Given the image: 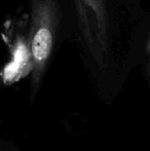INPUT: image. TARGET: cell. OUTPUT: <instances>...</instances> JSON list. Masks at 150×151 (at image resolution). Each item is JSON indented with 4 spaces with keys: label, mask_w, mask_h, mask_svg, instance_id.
<instances>
[{
    "label": "cell",
    "mask_w": 150,
    "mask_h": 151,
    "mask_svg": "<svg viewBox=\"0 0 150 151\" xmlns=\"http://www.w3.org/2000/svg\"><path fill=\"white\" fill-rule=\"evenodd\" d=\"M60 14L57 0H31L28 42L32 57V91L36 93L54 50Z\"/></svg>",
    "instance_id": "1"
},
{
    "label": "cell",
    "mask_w": 150,
    "mask_h": 151,
    "mask_svg": "<svg viewBox=\"0 0 150 151\" xmlns=\"http://www.w3.org/2000/svg\"><path fill=\"white\" fill-rule=\"evenodd\" d=\"M78 27L86 48L101 68L110 57V23L106 0H73Z\"/></svg>",
    "instance_id": "2"
},
{
    "label": "cell",
    "mask_w": 150,
    "mask_h": 151,
    "mask_svg": "<svg viewBox=\"0 0 150 151\" xmlns=\"http://www.w3.org/2000/svg\"><path fill=\"white\" fill-rule=\"evenodd\" d=\"M32 57L28 39L20 37L14 44L11 60L0 72L1 81L4 86H11L32 72Z\"/></svg>",
    "instance_id": "3"
},
{
    "label": "cell",
    "mask_w": 150,
    "mask_h": 151,
    "mask_svg": "<svg viewBox=\"0 0 150 151\" xmlns=\"http://www.w3.org/2000/svg\"><path fill=\"white\" fill-rule=\"evenodd\" d=\"M146 50L150 54V37H149L148 41H147V44H146Z\"/></svg>",
    "instance_id": "4"
}]
</instances>
